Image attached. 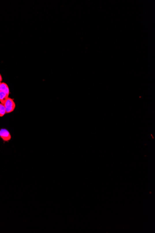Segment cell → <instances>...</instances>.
I'll return each instance as SVG.
<instances>
[{
    "instance_id": "obj_1",
    "label": "cell",
    "mask_w": 155,
    "mask_h": 233,
    "mask_svg": "<svg viewBox=\"0 0 155 233\" xmlns=\"http://www.w3.org/2000/svg\"><path fill=\"white\" fill-rule=\"evenodd\" d=\"M3 105L5 107L6 113L7 114L13 112L16 108V104L14 100L8 97Z\"/></svg>"
},
{
    "instance_id": "obj_2",
    "label": "cell",
    "mask_w": 155,
    "mask_h": 233,
    "mask_svg": "<svg viewBox=\"0 0 155 233\" xmlns=\"http://www.w3.org/2000/svg\"><path fill=\"white\" fill-rule=\"evenodd\" d=\"M0 138L4 143L8 142L11 139V136L8 130L6 129H0Z\"/></svg>"
},
{
    "instance_id": "obj_3",
    "label": "cell",
    "mask_w": 155,
    "mask_h": 233,
    "mask_svg": "<svg viewBox=\"0 0 155 233\" xmlns=\"http://www.w3.org/2000/svg\"><path fill=\"white\" fill-rule=\"evenodd\" d=\"M8 97V95L4 92L0 91V102L4 104Z\"/></svg>"
},
{
    "instance_id": "obj_4",
    "label": "cell",
    "mask_w": 155,
    "mask_h": 233,
    "mask_svg": "<svg viewBox=\"0 0 155 233\" xmlns=\"http://www.w3.org/2000/svg\"><path fill=\"white\" fill-rule=\"evenodd\" d=\"M0 91H2L6 93L8 95H9L10 94V90L8 88V86L6 84V83H1L0 86Z\"/></svg>"
},
{
    "instance_id": "obj_5",
    "label": "cell",
    "mask_w": 155,
    "mask_h": 233,
    "mask_svg": "<svg viewBox=\"0 0 155 233\" xmlns=\"http://www.w3.org/2000/svg\"><path fill=\"white\" fill-rule=\"evenodd\" d=\"M6 114V110H5V107L4 105L0 103V117H2Z\"/></svg>"
},
{
    "instance_id": "obj_6",
    "label": "cell",
    "mask_w": 155,
    "mask_h": 233,
    "mask_svg": "<svg viewBox=\"0 0 155 233\" xmlns=\"http://www.w3.org/2000/svg\"><path fill=\"white\" fill-rule=\"evenodd\" d=\"M2 80H3L2 77H1V75L0 74V82H1V81H2Z\"/></svg>"
},
{
    "instance_id": "obj_7",
    "label": "cell",
    "mask_w": 155,
    "mask_h": 233,
    "mask_svg": "<svg viewBox=\"0 0 155 233\" xmlns=\"http://www.w3.org/2000/svg\"><path fill=\"white\" fill-rule=\"evenodd\" d=\"M1 82H0V86H1Z\"/></svg>"
}]
</instances>
